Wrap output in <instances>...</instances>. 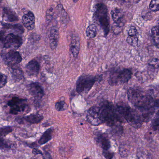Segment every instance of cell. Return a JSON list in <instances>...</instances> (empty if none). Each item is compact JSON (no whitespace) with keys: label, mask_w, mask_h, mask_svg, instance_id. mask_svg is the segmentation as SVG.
<instances>
[{"label":"cell","mask_w":159,"mask_h":159,"mask_svg":"<svg viewBox=\"0 0 159 159\" xmlns=\"http://www.w3.org/2000/svg\"><path fill=\"white\" fill-rule=\"evenodd\" d=\"M128 98L130 102L142 110L155 109L158 107V101L155 102L152 96L141 90L131 89L128 91Z\"/></svg>","instance_id":"cell-1"},{"label":"cell","mask_w":159,"mask_h":159,"mask_svg":"<svg viewBox=\"0 0 159 159\" xmlns=\"http://www.w3.org/2000/svg\"><path fill=\"white\" fill-rule=\"evenodd\" d=\"M99 107L103 123L109 127H115L118 126V123L122 122L120 114L112 104L108 102H103Z\"/></svg>","instance_id":"cell-2"},{"label":"cell","mask_w":159,"mask_h":159,"mask_svg":"<svg viewBox=\"0 0 159 159\" xmlns=\"http://www.w3.org/2000/svg\"><path fill=\"white\" fill-rule=\"evenodd\" d=\"M117 110L127 122L133 128L139 129L141 127L143 120L139 113L124 103H119L117 105Z\"/></svg>","instance_id":"cell-3"},{"label":"cell","mask_w":159,"mask_h":159,"mask_svg":"<svg viewBox=\"0 0 159 159\" xmlns=\"http://www.w3.org/2000/svg\"><path fill=\"white\" fill-rule=\"evenodd\" d=\"M96 19L99 21L105 34H107L109 31V21L107 16V7L105 5L100 4L96 6Z\"/></svg>","instance_id":"cell-4"},{"label":"cell","mask_w":159,"mask_h":159,"mask_svg":"<svg viewBox=\"0 0 159 159\" xmlns=\"http://www.w3.org/2000/svg\"><path fill=\"white\" fill-rule=\"evenodd\" d=\"M97 77L92 75H81L77 82L76 89L79 93H87L93 87L97 80Z\"/></svg>","instance_id":"cell-5"},{"label":"cell","mask_w":159,"mask_h":159,"mask_svg":"<svg viewBox=\"0 0 159 159\" xmlns=\"http://www.w3.org/2000/svg\"><path fill=\"white\" fill-rule=\"evenodd\" d=\"M132 72L129 69H124L121 70L113 72L109 78L110 85H115L120 82L125 83L128 82L131 78Z\"/></svg>","instance_id":"cell-6"},{"label":"cell","mask_w":159,"mask_h":159,"mask_svg":"<svg viewBox=\"0 0 159 159\" xmlns=\"http://www.w3.org/2000/svg\"><path fill=\"white\" fill-rule=\"evenodd\" d=\"M10 107L9 113L12 115H16L24 112L27 107V100L19 97H13L7 102Z\"/></svg>","instance_id":"cell-7"},{"label":"cell","mask_w":159,"mask_h":159,"mask_svg":"<svg viewBox=\"0 0 159 159\" xmlns=\"http://www.w3.org/2000/svg\"><path fill=\"white\" fill-rule=\"evenodd\" d=\"M22 38L14 34H9L5 35L2 43L4 48L9 50H16L21 46L22 44Z\"/></svg>","instance_id":"cell-8"},{"label":"cell","mask_w":159,"mask_h":159,"mask_svg":"<svg viewBox=\"0 0 159 159\" xmlns=\"http://www.w3.org/2000/svg\"><path fill=\"white\" fill-rule=\"evenodd\" d=\"M1 56L4 62L9 66H15L22 61L20 53L15 50L2 51L1 52Z\"/></svg>","instance_id":"cell-9"},{"label":"cell","mask_w":159,"mask_h":159,"mask_svg":"<svg viewBox=\"0 0 159 159\" xmlns=\"http://www.w3.org/2000/svg\"><path fill=\"white\" fill-rule=\"evenodd\" d=\"M87 119L89 123L94 126H98L103 123L100 107L95 106L91 107L87 112Z\"/></svg>","instance_id":"cell-10"},{"label":"cell","mask_w":159,"mask_h":159,"mask_svg":"<svg viewBox=\"0 0 159 159\" xmlns=\"http://www.w3.org/2000/svg\"><path fill=\"white\" fill-rule=\"evenodd\" d=\"M28 90L30 94L35 98H41L43 97L44 92L43 88L37 83H32L28 86Z\"/></svg>","instance_id":"cell-11"},{"label":"cell","mask_w":159,"mask_h":159,"mask_svg":"<svg viewBox=\"0 0 159 159\" xmlns=\"http://www.w3.org/2000/svg\"><path fill=\"white\" fill-rule=\"evenodd\" d=\"M39 63L36 60L31 61L26 66V71L30 77H35L38 75L40 70Z\"/></svg>","instance_id":"cell-12"},{"label":"cell","mask_w":159,"mask_h":159,"mask_svg":"<svg viewBox=\"0 0 159 159\" xmlns=\"http://www.w3.org/2000/svg\"><path fill=\"white\" fill-rule=\"evenodd\" d=\"M22 22L25 28L29 30H32L35 28V19L32 12H28L22 17Z\"/></svg>","instance_id":"cell-13"},{"label":"cell","mask_w":159,"mask_h":159,"mask_svg":"<svg viewBox=\"0 0 159 159\" xmlns=\"http://www.w3.org/2000/svg\"><path fill=\"white\" fill-rule=\"evenodd\" d=\"M49 40L50 48L54 50L57 48L59 41L58 30L56 27H53L50 30Z\"/></svg>","instance_id":"cell-14"},{"label":"cell","mask_w":159,"mask_h":159,"mask_svg":"<svg viewBox=\"0 0 159 159\" xmlns=\"http://www.w3.org/2000/svg\"><path fill=\"white\" fill-rule=\"evenodd\" d=\"M96 141L104 150H109L111 147L110 141L107 135L104 134H99L96 136Z\"/></svg>","instance_id":"cell-15"},{"label":"cell","mask_w":159,"mask_h":159,"mask_svg":"<svg viewBox=\"0 0 159 159\" xmlns=\"http://www.w3.org/2000/svg\"><path fill=\"white\" fill-rule=\"evenodd\" d=\"M80 43L79 38L75 36L72 37L70 44V50L74 57H77L79 54Z\"/></svg>","instance_id":"cell-16"},{"label":"cell","mask_w":159,"mask_h":159,"mask_svg":"<svg viewBox=\"0 0 159 159\" xmlns=\"http://www.w3.org/2000/svg\"><path fill=\"white\" fill-rule=\"evenodd\" d=\"M111 15H112V18L115 24L122 27L123 26L122 20H123V15L122 14V11L120 9L116 8V9L112 10Z\"/></svg>","instance_id":"cell-17"},{"label":"cell","mask_w":159,"mask_h":159,"mask_svg":"<svg viewBox=\"0 0 159 159\" xmlns=\"http://www.w3.org/2000/svg\"><path fill=\"white\" fill-rule=\"evenodd\" d=\"M44 117L43 116L39 114H31L30 116H27L25 117L22 118V120L30 124H38L43 120Z\"/></svg>","instance_id":"cell-18"},{"label":"cell","mask_w":159,"mask_h":159,"mask_svg":"<svg viewBox=\"0 0 159 159\" xmlns=\"http://www.w3.org/2000/svg\"><path fill=\"white\" fill-rule=\"evenodd\" d=\"M53 129L50 128L44 132L38 141V143L40 145H44L51 140L52 138Z\"/></svg>","instance_id":"cell-19"},{"label":"cell","mask_w":159,"mask_h":159,"mask_svg":"<svg viewBox=\"0 0 159 159\" xmlns=\"http://www.w3.org/2000/svg\"><path fill=\"white\" fill-rule=\"evenodd\" d=\"M3 16L6 20L10 22H13L18 20V17L16 13L8 8H4Z\"/></svg>","instance_id":"cell-20"},{"label":"cell","mask_w":159,"mask_h":159,"mask_svg":"<svg viewBox=\"0 0 159 159\" xmlns=\"http://www.w3.org/2000/svg\"><path fill=\"white\" fill-rule=\"evenodd\" d=\"M13 79L16 81H20L23 79V73L20 68H14L11 72Z\"/></svg>","instance_id":"cell-21"},{"label":"cell","mask_w":159,"mask_h":159,"mask_svg":"<svg viewBox=\"0 0 159 159\" xmlns=\"http://www.w3.org/2000/svg\"><path fill=\"white\" fill-rule=\"evenodd\" d=\"M152 32V36L154 41L155 46L157 48H159V26H157L154 27L151 30Z\"/></svg>","instance_id":"cell-22"},{"label":"cell","mask_w":159,"mask_h":159,"mask_svg":"<svg viewBox=\"0 0 159 159\" xmlns=\"http://www.w3.org/2000/svg\"><path fill=\"white\" fill-rule=\"evenodd\" d=\"M86 34L88 37L93 38L96 36L97 34V29L94 25H91L87 28L86 30Z\"/></svg>","instance_id":"cell-23"},{"label":"cell","mask_w":159,"mask_h":159,"mask_svg":"<svg viewBox=\"0 0 159 159\" xmlns=\"http://www.w3.org/2000/svg\"><path fill=\"white\" fill-rule=\"evenodd\" d=\"M12 128L10 127H5L0 128V136L3 137L12 132Z\"/></svg>","instance_id":"cell-24"},{"label":"cell","mask_w":159,"mask_h":159,"mask_svg":"<svg viewBox=\"0 0 159 159\" xmlns=\"http://www.w3.org/2000/svg\"><path fill=\"white\" fill-rule=\"evenodd\" d=\"M55 108L57 111H63L66 109L67 106L64 101H59V102H57L55 104Z\"/></svg>","instance_id":"cell-25"},{"label":"cell","mask_w":159,"mask_h":159,"mask_svg":"<svg viewBox=\"0 0 159 159\" xmlns=\"http://www.w3.org/2000/svg\"><path fill=\"white\" fill-rule=\"evenodd\" d=\"M149 8L153 12H157L159 9V0H152L150 2Z\"/></svg>","instance_id":"cell-26"},{"label":"cell","mask_w":159,"mask_h":159,"mask_svg":"<svg viewBox=\"0 0 159 159\" xmlns=\"http://www.w3.org/2000/svg\"><path fill=\"white\" fill-rule=\"evenodd\" d=\"M128 43L132 46H136L138 43V39L136 36H129L127 39Z\"/></svg>","instance_id":"cell-27"},{"label":"cell","mask_w":159,"mask_h":159,"mask_svg":"<svg viewBox=\"0 0 159 159\" xmlns=\"http://www.w3.org/2000/svg\"><path fill=\"white\" fill-rule=\"evenodd\" d=\"M159 126V119L158 113L157 114V116L153 119L151 124L152 129L155 131L158 130Z\"/></svg>","instance_id":"cell-28"},{"label":"cell","mask_w":159,"mask_h":159,"mask_svg":"<svg viewBox=\"0 0 159 159\" xmlns=\"http://www.w3.org/2000/svg\"><path fill=\"white\" fill-rule=\"evenodd\" d=\"M7 82V77L4 74L0 73V88H2Z\"/></svg>","instance_id":"cell-29"},{"label":"cell","mask_w":159,"mask_h":159,"mask_svg":"<svg viewBox=\"0 0 159 159\" xmlns=\"http://www.w3.org/2000/svg\"><path fill=\"white\" fill-rule=\"evenodd\" d=\"M149 66L153 68L156 69H158L159 68V60L158 59H152L149 61L148 63Z\"/></svg>","instance_id":"cell-30"},{"label":"cell","mask_w":159,"mask_h":159,"mask_svg":"<svg viewBox=\"0 0 159 159\" xmlns=\"http://www.w3.org/2000/svg\"><path fill=\"white\" fill-rule=\"evenodd\" d=\"M103 155L105 159H112L114 157V153L108 150H104Z\"/></svg>","instance_id":"cell-31"},{"label":"cell","mask_w":159,"mask_h":159,"mask_svg":"<svg viewBox=\"0 0 159 159\" xmlns=\"http://www.w3.org/2000/svg\"><path fill=\"white\" fill-rule=\"evenodd\" d=\"M137 157L138 159H151L149 154L143 152H139L137 154Z\"/></svg>","instance_id":"cell-32"},{"label":"cell","mask_w":159,"mask_h":159,"mask_svg":"<svg viewBox=\"0 0 159 159\" xmlns=\"http://www.w3.org/2000/svg\"><path fill=\"white\" fill-rule=\"evenodd\" d=\"M10 148L9 145L6 142L4 139L0 136V148Z\"/></svg>","instance_id":"cell-33"},{"label":"cell","mask_w":159,"mask_h":159,"mask_svg":"<svg viewBox=\"0 0 159 159\" xmlns=\"http://www.w3.org/2000/svg\"><path fill=\"white\" fill-rule=\"evenodd\" d=\"M128 33L129 36H136L137 34V30L134 27H131L129 30Z\"/></svg>","instance_id":"cell-34"},{"label":"cell","mask_w":159,"mask_h":159,"mask_svg":"<svg viewBox=\"0 0 159 159\" xmlns=\"http://www.w3.org/2000/svg\"><path fill=\"white\" fill-rule=\"evenodd\" d=\"M32 152L33 154L34 155H43L42 151L38 148H34Z\"/></svg>","instance_id":"cell-35"},{"label":"cell","mask_w":159,"mask_h":159,"mask_svg":"<svg viewBox=\"0 0 159 159\" xmlns=\"http://www.w3.org/2000/svg\"><path fill=\"white\" fill-rule=\"evenodd\" d=\"M52 11H53V9L52 8H51L50 10L49 11V14H47L46 18L48 20H51L52 19V15H53Z\"/></svg>","instance_id":"cell-36"},{"label":"cell","mask_w":159,"mask_h":159,"mask_svg":"<svg viewBox=\"0 0 159 159\" xmlns=\"http://www.w3.org/2000/svg\"><path fill=\"white\" fill-rule=\"evenodd\" d=\"M73 1L74 2L76 3L78 1V0H73Z\"/></svg>","instance_id":"cell-37"},{"label":"cell","mask_w":159,"mask_h":159,"mask_svg":"<svg viewBox=\"0 0 159 159\" xmlns=\"http://www.w3.org/2000/svg\"><path fill=\"white\" fill-rule=\"evenodd\" d=\"M84 159H89V158H85Z\"/></svg>","instance_id":"cell-38"},{"label":"cell","mask_w":159,"mask_h":159,"mask_svg":"<svg viewBox=\"0 0 159 159\" xmlns=\"http://www.w3.org/2000/svg\"><path fill=\"white\" fill-rule=\"evenodd\" d=\"M43 159H46L45 158H43Z\"/></svg>","instance_id":"cell-39"},{"label":"cell","mask_w":159,"mask_h":159,"mask_svg":"<svg viewBox=\"0 0 159 159\" xmlns=\"http://www.w3.org/2000/svg\"></svg>","instance_id":"cell-40"}]
</instances>
